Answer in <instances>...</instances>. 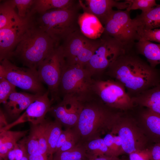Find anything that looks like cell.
Instances as JSON below:
<instances>
[{
  "label": "cell",
  "mask_w": 160,
  "mask_h": 160,
  "mask_svg": "<svg viewBox=\"0 0 160 160\" xmlns=\"http://www.w3.org/2000/svg\"><path fill=\"white\" fill-rule=\"evenodd\" d=\"M129 51L119 56L105 71L134 97L160 82L156 69Z\"/></svg>",
  "instance_id": "obj_1"
},
{
  "label": "cell",
  "mask_w": 160,
  "mask_h": 160,
  "mask_svg": "<svg viewBox=\"0 0 160 160\" xmlns=\"http://www.w3.org/2000/svg\"><path fill=\"white\" fill-rule=\"evenodd\" d=\"M113 110L96 96L83 103L78 121L73 128L79 137V143L100 137L104 132H110L118 114Z\"/></svg>",
  "instance_id": "obj_2"
},
{
  "label": "cell",
  "mask_w": 160,
  "mask_h": 160,
  "mask_svg": "<svg viewBox=\"0 0 160 160\" xmlns=\"http://www.w3.org/2000/svg\"><path fill=\"white\" fill-rule=\"evenodd\" d=\"M81 8L79 2L70 8L55 9L27 16L29 26L47 34L60 44L80 29L78 18Z\"/></svg>",
  "instance_id": "obj_3"
},
{
  "label": "cell",
  "mask_w": 160,
  "mask_h": 160,
  "mask_svg": "<svg viewBox=\"0 0 160 160\" xmlns=\"http://www.w3.org/2000/svg\"><path fill=\"white\" fill-rule=\"evenodd\" d=\"M47 34L30 27L12 53L23 65L37 70L41 63L60 45Z\"/></svg>",
  "instance_id": "obj_4"
},
{
  "label": "cell",
  "mask_w": 160,
  "mask_h": 160,
  "mask_svg": "<svg viewBox=\"0 0 160 160\" xmlns=\"http://www.w3.org/2000/svg\"><path fill=\"white\" fill-rule=\"evenodd\" d=\"M94 79L84 67L77 64H65L59 87L60 97L68 95L84 103L95 96Z\"/></svg>",
  "instance_id": "obj_5"
},
{
  "label": "cell",
  "mask_w": 160,
  "mask_h": 160,
  "mask_svg": "<svg viewBox=\"0 0 160 160\" xmlns=\"http://www.w3.org/2000/svg\"><path fill=\"white\" fill-rule=\"evenodd\" d=\"M100 42L84 67L94 76L105 71L120 56L129 51L115 39L103 33Z\"/></svg>",
  "instance_id": "obj_6"
},
{
  "label": "cell",
  "mask_w": 160,
  "mask_h": 160,
  "mask_svg": "<svg viewBox=\"0 0 160 160\" xmlns=\"http://www.w3.org/2000/svg\"><path fill=\"white\" fill-rule=\"evenodd\" d=\"M0 77L23 90L41 95L47 91L39 79L37 70L18 67L8 59L0 61Z\"/></svg>",
  "instance_id": "obj_7"
},
{
  "label": "cell",
  "mask_w": 160,
  "mask_h": 160,
  "mask_svg": "<svg viewBox=\"0 0 160 160\" xmlns=\"http://www.w3.org/2000/svg\"><path fill=\"white\" fill-rule=\"evenodd\" d=\"M65 64L62 47L60 45L41 63L37 69L40 81L48 87L52 103L60 101L59 87Z\"/></svg>",
  "instance_id": "obj_8"
},
{
  "label": "cell",
  "mask_w": 160,
  "mask_h": 160,
  "mask_svg": "<svg viewBox=\"0 0 160 160\" xmlns=\"http://www.w3.org/2000/svg\"><path fill=\"white\" fill-rule=\"evenodd\" d=\"M103 26V34L112 37L130 50L137 41V31L134 25L130 12L126 10H113Z\"/></svg>",
  "instance_id": "obj_9"
},
{
  "label": "cell",
  "mask_w": 160,
  "mask_h": 160,
  "mask_svg": "<svg viewBox=\"0 0 160 160\" xmlns=\"http://www.w3.org/2000/svg\"><path fill=\"white\" fill-rule=\"evenodd\" d=\"M93 89L95 96L113 109L125 110L134 106L132 97L126 92L124 87L115 80L94 79Z\"/></svg>",
  "instance_id": "obj_10"
},
{
  "label": "cell",
  "mask_w": 160,
  "mask_h": 160,
  "mask_svg": "<svg viewBox=\"0 0 160 160\" xmlns=\"http://www.w3.org/2000/svg\"><path fill=\"white\" fill-rule=\"evenodd\" d=\"M132 122L130 120L122 117L119 113L111 131L120 137L124 153L129 154L145 149L144 137Z\"/></svg>",
  "instance_id": "obj_11"
},
{
  "label": "cell",
  "mask_w": 160,
  "mask_h": 160,
  "mask_svg": "<svg viewBox=\"0 0 160 160\" xmlns=\"http://www.w3.org/2000/svg\"><path fill=\"white\" fill-rule=\"evenodd\" d=\"M83 103L70 95L63 97L55 105L52 106L49 112L55 120L66 128H73L76 124L81 111Z\"/></svg>",
  "instance_id": "obj_12"
},
{
  "label": "cell",
  "mask_w": 160,
  "mask_h": 160,
  "mask_svg": "<svg viewBox=\"0 0 160 160\" xmlns=\"http://www.w3.org/2000/svg\"><path fill=\"white\" fill-rule=\"evenodd\" d=\"M49 94L47 91L44 94L39 95L16 120L8 124L0 132L9 130L12 127L19 124L29 122L33 124L41 123L45 119L47 113L49 112L52 104L48 97Z\"/></svg>",
  "instance_id": "obj_13"
},
{
  "label": "cell",
  "mask_w": 160,
  "mask_h": 160,
  "mask_svg": "<svg viewBox=\"0 0 160 160\" xmlns=\"http://www.w3.org/2000/svg\"><path fill=\"white\" fill-rule=\"evenodd\" d=\"M29 28L28 18L0 29V61L9 59L12 53Z\"/></svg>",
  "instance_id": "obj_14"
},
{
  "label": "cell",
  "mask_w": 160,
  "mask_h": 160,
  "mask_svg": "<svg viewBox=\"0 0 160 160\" xmlns=\"http://www.w3.org/2000/svg\"><path fill=\"white\" fill-rule=\"evenodd\" d=\"M79 2L83 10L96 17L103 25L112 11L113 8L118 10L126 9L129 6L130 0L120 1L114 0H79Z\"/></svg>",
  "instance_id": "obj_15"
},
{
  "label": "cell",
  "mask_w": 160,
  "mask_h": 160,
  "mask_svg": "<svg viewBox=\"0 0 160 160\" xmlns=\"http://www.w3.org/2000/svg\"><path fill=\"white\" fill-rule=\"evenodd\" d=\"M94 40L85 36L80 29L70 35L61 45L66 64H76L78 58L84 49Z\"/></svg>",
  "instance_id": "obj_16"
},
{
  "label": "cell",
  "mask_w": 160,
  "mask_h": 160,
  "mask_svg": "<svg viewBox=\"0 0 160 160\" xmlns=\"http://www.w3.org/2000/svg\"><path fill=\"white\" fill-rule=\"evenodd\" d=\"M39 95L16 91L12 93L3 104L6 116L16 120Z\"/></svg>",
  "instance_id": "obj_17"
},
{
  "label": "cell",
  "mask_w": 160,
  "mask_h": 160,
  "mask_svg": "<svg viewBox=\"0 0 160 160\" xmlns=\"http://www.w3.org/2000/svg\"><path fill=\"white\" fill-rule=\"evenodd\" d=\"M78 24L81 33L86 37L96 40L101 38L104 28L99 19L94 15L83 12L80 14Z\"/></svg>",
  "instance_id": "obj_18"
},
{
  "label": "cell",
  "mask_w": 160,
  "mask_h": 160,
  "mask_svg": "<svg viewBox=\"0 0 160 160\" xmlns=\"http://www.w3.org/2000/svg\"><path fill=\"white\" fill-rule=\"evenodd\" d=\"M134 104L145 107L160 114V82L157 84L132 97Z\"/></svg>",
  "instance_id": "obj_19"
},
{
  "label": "cell",
  "mask_w": 160,
  "mask_h": 160,
  "mask_svg": "<svg viewBox=\"0 0 160 160\" xmlns=\"http://www.w3.org/2000/svg\"><path fill=\"white\" fill-rule=\"evenodd\" d=\"M136 29L152 30L160 27V5L145 12H141L132 19Z\"/></svg>",
  "instance_id": "obj_20"
},
{
  "label": "cell",
  "mask_w": 160,
  "mask_h": 160,
  "mask_svg": "<svg viewBox=\"0 0 160 160\" xmlns=\"http://www.w3.org/2000/svg\"><path fill=\"white\" fill-rule=\"evenodd\" d=\"M29 130L12 131L9 130L0 132V159L6 160L9 152L13 149L17 142L24 137Z\"/></svg>",
  "instance_id": "obj_21"
},
{
  "label": "cell",
  "mask_w": 160,
  "mask_h": 160,
  "mask_svg": "<svg viewBox=\"0 0 160 160\" xmlns=\"http://www.w3.org/2000/svg\"><path fill=\"white\" fill-rule=\"evenodd\" d=\"M137 52L145 56L150 65L155 68L160 64V43L156 44L140 39L135 44Z\"/></svg>",
  "instance_id": "obj_22"
},
{
  "label": "cell",
  "mask_w": 160,
  "mask_h": 160,
  "mask_svg": "<svg viewBox=\"0 0 160 160\" xmlns=\"http://www.w3.org/2000/svg\"><path fill=\"white\" fill-rule=\"evenodd\" d=\"M12 0H4L0 4V29L23 21L15 10Z\"/></svg>",
  "instance_id": "obj_23"
},
{
  "label": "cell",
  "mask_w": 160,
  "mask_h": 160,
  "mask_svg": "<svg viewBox=\"0 0 160 160\" xmlns=\"http://www.w3.org/2000/svg\"><path fill=\"white\" fill-rule=\"evenodd\" d=\"M75 2L72 0H34L28 15L42 13L52 9L70 8L76 4Z\"/></svg>",
  "instance_id": "obj_24"
},
{
  "label": "cell",
  "mask_w": 160,
  "mask_h": 160,
  "mask_svg": "<svg viewBox=\"0 0 160 160\" xmlns=\"http://www.w3.org/2000/svg\"><path fill=\"white\" fill-rule=\"evenodd\" d=\"M51 121L48 119H45L41 123L38 124L30 123V127L34 130L39 141L40 153L48 158L47 140Z\"/></svg>",
  "instance_id": "obj_25"
},
{
  "label": "cell",
  "mask_w": 160,
  "mask_h": 160,
  "mask_svg": "<svg viewBox=\"0 0 160 160\" xmlns=\"http://www.w3.org/2000/svg\"><path fill=\"white\" fill-rule=\"evenodd\" d=\"M142 118L148 131L160 141V114L148 109L143 113Z\"/></svg>",
  "instance_id": "obj_26"
},
{
  "label": "cell",
  "mask_w": 160,
  "mask_h": 160,
  "mask_svg": "<svg viewBox=\"0 0 160 160\" xmlns=\"http://www.w3.org/2000/svg\"><path fill=\"white\" fill-rule=\"evenodd\" d=\"M81 143L85 149L87 157L109 156L108 148L103 138L100 137Z\"/></svg>",
  "instance_id": "obj_27"
},
{
  "label": "cell",
  "mask_w": 160,
  "mask_h": 160,
  "mask_svg": "<svg viewBox=\"0 0 160 160\" xmlns=\"http://www.w3.org/2000/svg\"><path fill=\"white\" fill-rule=\"evenodd\" d=\"M62 125L55 120L52 121L50 125L47 140V154L49 159H53L56 145L63 131Z\"/></svg>",
  "instance_id": "obj_28"
},
{
  "label": "cell",
  "mask_w": 160,
  "mask_h": 160,
  "mask_svg": "<svg viewBox=\"0 0 160 160\" xmlns=\"http://www.w3.org/2000/svg\"><path fill=\"white\" fill-rule=\"evenodd\" d=\"M54 154L53 160H76L87 157L85 149L80 143L70 150Z\"/></svg>",
  "instance_id": "obj_29"
},
{
  "label": "cell",
  "mask_w": 160,
  "mask_h": 160,
  "mask_svg": "<svg viewBox=\"0 0 160 160\" xmlns=\"http://www.w3.org/2000/svg\"><path fill=\"white\" fill-rule=\"evenodd\" d=\"M30 127L28 135L19 141L24 145L28 155L40 153L37 137L33 129Z\"/></svg>",
  "instance_id": "obj_30"
},
{
  "label": "cell",
  "mask_w": 160,
  "mask_h": 160,
  "mask_svg": "<svg viewBox=\"0 0 160 160\" xmlns=\"http://www.w3.org/2000/svg\"><path fill=\"white\" fill-rule=\"evenodd\" d=\"M130 1L129 6L126 9L129 12L132 10L140 9L142 12H145L157 5L155 0H130Z\"/></svg>",
  "instance_id": "obj_31"
},
{
  "label": "cell",
  "mask_w": 160,
  "mask_h": 160,
  "mask_svg": "<svg viewBox=\"0 0 160 160\" xmlns=\"http://www.w3.org/2000/svg\"><path fill=\"white\" fill-rule=\"evenodd\" d=\"M16 87L2 77H0V103L3 104L9 96L16 92Z\"/></svg>",
  "instance_id": "obj_32"
},
{
  "label": "cell",
  "mask_w": 160,
  "mask_h": 160,
  "mask_svg": "<svg viewBox=\"0 0 160 160\" xmlns=\"http://www.w3.org/2000/svg\"><path fill=\"white\" fill-rule=\"evenodd\" d=\"M34 0H12L18 9V14L21 17H27L30 12Z\"/></svg>",
  "instance_id": "obj_33"
},
{
  "label": "cell",
  "mask_w": 160,
  "mask_h": 160,
  "mask_svg": "<svg viewBox=\"0 0 160 160\" xmlns=\"http://www.w3.org/2000/svg\"><path fill=\"white\" fill-rule=\"evenodd\" d=\"M136 31L137 41L140 39H143L160 43V29L155 28L149 30L138 29Z\"/></svg>",
  "instance_id": "obj_34"
},
{
  "label": "cell",
  "mask_w": 160,
  "mask_h": 160,
  "mask_svg": "<svg viewBox=\"0 0 160 160\" xmlns=\"http://www.w3.org/2000/svg\"><path fill=\"white\" fill-rule=\"evenodd\" d=\"M25 149L20 143H17L14 148L8 153L7 158L9 160H21L24 154Z\"/></svg>",
  "instance_id": "obj_35"
},
{
  "label": "cell",
  "mask_w": 160,
  "mask_h": 160,
  "mask_svg": "<svg viewBox=\"0 0 160 160\" xmlns=\"http://www.w3.org/2000/svg\"><path fill=\"white\" fill-rule=\"evenodd\" d=\"M79 142V138L75 132V133L63 144L56 153L63 152L70 150L77 145Z\"/></svg>",
  "instance_id": "obj_36"
},
{
  "label": "cell",
  "mask_w": 160,
  "mask_h": 160,
  "mask_svg": "<svg viewBox=\"0 0 160 160\" xmlns=\"http://www.w3.org/2000/svg\"><path fill=\"white\" fill-rule=\"evenodd\" d=\"M129 160H150V149H144L134 152L129 154Z\"/></svg>",
  "instance_id": "obj_37"
},
{
  "label": "cell",
  "mask_w": 160,
  "mask_h": 160,
  "mask_svg": "<svg viewBox=\"0 0 160 160\" xmlns=\"http://www.w3.org/2000/svg\"><path fill=\"white\" fill-rule=\"evenodd\" d=\"M75 132V131L73 128H66L65 130H63L57 142L55 153L59 150L63 144Z\"/></svg>",
  "instance_id": "obj_38"
},
{
  "label": "cell",
  "mask_w": 160,
  "mask_h": 160,
  "mask_svg": "<svg viewBox=\"0 0 160 160\" xmlns=\"http://www.w3.org/2000/svg\"><path fill=\"white\" fill-rule=\"evenodd\" d=\"M150 150V160H160V142L156 143Z\"/></svg>",
  "instance_id": "obj_39"
},
{
  "label": "cell",
  "mask_w": 160,
  "mask_h": 160,
  "mask_svg": "<svg viewBox=\"0 0 160 160\" xmlns=\"http://www.w3.org/2000/svg\"><path fill=\"white\" fill-rule=\"evenodd\" d=\"M88 160H124L118 157L103 155L100 156H87Z\"/></svg>",
  "instance_id": "obj_40"
},
{
  "label": "cell",
  "mask_w": 160,
  "mask_h": 160,
  "mask_svg": "<svg viewBox=\"0 0 160 160\" xmlns=\"http://www.w3.org/2000/svg\"><path fill=\"white\" fill-rule=\"evenodd\" d=\"M28 157L29 160H52L39 153L28 155Z\"/></svg>",
  "instance_id": "obj_41"
},
{
  "label": "cell",
  "mask_w": 160,
  "mask_h": 160,
  "mask_svg": "<svg viewBox=\"0 0 160 160\" xmlns=\"http://www.w3.org/2000/svg\"><path fill=\"white\" fill-rule=\"evenodd\" d=\"M8 124L7 123L6 116L1 109L0 111V130L6 127Z\"/></svg>",
  "instance_id": "obj_42"
},
{
  "label": "cell",
  "mask_w": 160,
  "mask_h": 160,
  "mask_svg": "<svg viewBox=\"0 0 160 160\" xmlns=\"http://www.w3.org/2000/svg\"><path fill=\"white\" fill-rule=\"evenodd\" d=\"M21 160H29L28 155L26 152V150L24 152L23 157Z\"/></svg>",
  "instance_id": "obj_43"
},
{
  "label": "cell",
  "mask_w": 160,
  "mask_h": 160,
  "mask_svg": "<svg viewBox=\"0 0 160 160\" xmlns=\"http://www.w3.org/2000/svg\"><path fill=\"white\" fill-rule=\"evenodd\" d=\"M88 160V159L87 157L84 159H78V160Z\"/></svg>",
  "instance_id": "obj_44"
}]
</instances>
